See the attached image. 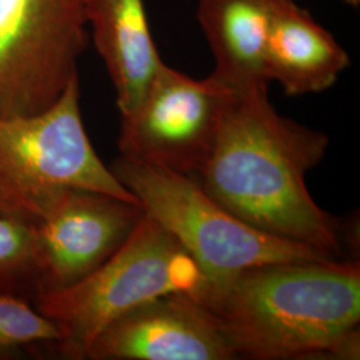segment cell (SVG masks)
Masks as SVG:
<instances>
[{"label":"cell","instance_id":"obj_1","mask_svg":"<svg viewBox=\"0 0 360 360\" xmlns=\"http://www.w3.org/2000/svg\"><path fill=\"white\" fill-rule=\"evenodd\" d=\"M328 144L322 131L281 115L269 86L232 91L199 184L254 229L339 257L340 226L306 181Z\"/></svg>","mask_w":360,"mask_h":360},{"label":"cell","instance_id":"obj_5","mask_svg":"<svg viewBox=\"0 0 360 360\" xmlns=\"http://www.w3.org/2000/svg\"><path fill=\"white\" fill-rule=\"evenodd\" d=\"M110 169L138 198L143 211L193 257L205 278L199 302L227 285L240 272L257 266L338 259L254 229L220 206L193 176L122 156Z\"/></svg>","mask_w":360,"mask_h":360},{"label":"cell","instance_id":"obj_9","mask_svg":"<svg viewBox=\"0 0 360 360\" xmlns=\"http://www.w3.org/2000/svg\"><path fill=\"white\" fill-rule=\"evenodd\" d=\"M236 354L215 316L188 294L160 296L107 326L90 360H232Z\"/></svg>","mask_w":360,"mask_h":360},{"label":"cell","instance_id":"obj_8","mask_svg":"<svg viewBox=\"0 0 360 360\" xmlns=\"http://www.w3.org/2000/svg\"><path fill=\"white\" fill-rule=\"evenodd\" d=\"M143 214L142 206L108 193L65 191L32 224L38 295L68 288L98 270L127 240Z\"/></svg>","mask_w":360,"mask_h":360},{"label":"cell","instance_id":"obj_15","mask_svg":"<svg viewBox=\"0 0 360 360\" xmlns=\"http://www.w3.org/2000/svg\"><path fill=\"white\" fill-rule=\"evenodd\" d=\"M343 1L351 7H359L360 0H343Z\"/></svg>","mask_w":360,"mask_h":360},{"label":"cell","instance_id":"obj_13","mask_svg":"<svg viewBox=\"0 0 360 360\" xmlns=\"http://www.w3.org/2000/svg\"><path fill=\"white\" fill-rule=\"evenodd\" d=\"M0 294L32 303L38 296L34 227L6 215H0Z\"/></svg>","mask_w":360,"mask_h":360},{"label":"cell","instance_id":"obj_6","mask_svg":"<svg viewBox=\"0 0 360 360\" xmlns=\"http://www.w3.org/2000/svg\"><path fill=\"white\" fill-rule=\"evenodd\" d=\"M87 43L82 0H0V117L55 103Z\"/></svg>","mask_w":360,"mask_h":360},{"label":"cell","instance_id":"obj_7","mask_svg":"<svg viewBox=\"0 0 360 360\" xmlns=\"http://www.w3.org/2000/svg\"><path fill=\"white\" fill-rule=\"evenodd\" d=\"M232 91L163 63L141 103L120 116V156L193 176L206 166Z\"/></svg>","mask_w":360,"mask_h":360},{"label":"cell","instance_id":"obj_4","mask_svg":"<svg viewBox=\"0 0 360 360\" xmlns=\"http://www.w3.org/2000/svg\"><path fill=\"white\" fill-rule=\"evenodd\" d=\"M71 188L141 206L91 143L80 111L79 77L49 108L0 117V215L37 224Z\"/></svg>","mask_w":360,"mask_h":360},{"label":"cell","instance_id":"obj_11","mask_svg":"<svg viewBox=\"0 0 360 360\" xmlns=\"http://www.w3.org/2000/svg\"><path fill=\"white\" fill-rule=\"evenodd\" d=\"M91 38L116 94L120 116L127 115L148 90L162 60L144 0H82Z\"/></svg>","mask_w":360,"mask_h":360},{"label":"cell","instance_id":"obj_12","mask_svg":"<svg viewBox=\"0 0 360 360\" xmlns=\"http://www.w3.org/2000/svg\"><path fill=\"white\" fill-rule=\"evenodd\" d=\"M276 0H198L196 16L215 67L231 91L269 86L264 51Z\"/></svg>","mask_w":360,"mask_h":360},{"label":"cell","instance_id":"obj_3","mask_svg":"<svg viewBox=\"0 0 360 360\" xmlns=\"http://www.w3.org/2000/svg\"><path fill=\"white\" fill-rule=\"evenodd\" d=\"M203 288L193 257L144 212L98 270L68 288L37 296L34 306L59 331L55 352L63 359L84 360L96 336L123 315L169 294L199 299Z\"/></svg>","mask_w":360,"mask_h":360},{"label":"cell","instance_id":"obj_10","mask_svg":"<svg viewBox=\"0 0 360 360\" xmlns=\"http://www.w3.org/2000/svg\"><path fill=\"white\" fill-rule=\"evenodd\" d=\"M347 51L295 0H276L264 51L269 82L288 96L331 89L349 67Z\"/></svg>","mask_w":360,"mask_h":360},{"label":"cell","instance_id":"obj_14","mask_svg":"<svg viewBox=\"0 0 360 360\" xmlns=\"http://www.w3.org/2000/svg\"><path fill=\"white\" fill-rule=\"evenodd\" d=\"M58 339L55 324L32 302L0 294V360L22 358L27 351L40 346L53 347Z\"/></svg>","mask_w":360,"mask_h":360},{"label":"cell","instance_id":"obj_2","mask_svg":"<svg viewBox=\"0 0 360 360\" xmlns=\"http://www.w3.org/2000/svg\"><path fill=\"white\" fill-rule=\"evenodd\" d=\"M202 303L238 358H359V262L262 264Z\"/></svg>","mask_w":360,"mask_h":360}]
</instances>
